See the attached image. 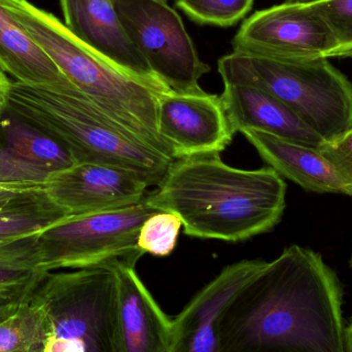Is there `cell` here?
I'll return each mask as SVG.
<instances>
[{
    "label": "cell",
    "mask_w": 352,
    "mask_h": 352,
    "mask_svg": "<svg viewBox=\"0 0 352 352\" xmlns=\"http://www.w3.org/2000/svg\"><path fill=\"white\" fill-rule=\"evenodd\" d=\"M342 304V285L322 256L291 245L226 308L219 352H345Z\"/></svg>",
    "instance_id": "1"
},
{
    "label": "cell",
    "mask_w": 352,
    "mask_h": 352,
    "mask_svg": "<svg viewBox=\"0 0 352 352\" xmlns=\"http://www.w3.org/2000/svg\"><path fill=\"white\" fill-rule=\"evenodd\" d=\"M285 196L287 184L271 167L234 168L210 154L176 159L144 199L157 210L177 214L190 237L240 242L281 221Z\"/></svg>",
    "instance_id": "2"
},
{
    "label": "cell",
    "mask_w": 352,
    "mask_h": 352,
    "mask_svg": "<svg viewBox=\"0 0 352 352\" xmlns=\"http://www.w3.org/2000/svg\"><path fill=\"white\" fill-rule=\"evenodd\" d=\"M6 111L61 144L76 164L120 167L157 186L173 162L111 119L74 84L12 80Z\"/></svg>",
    "instance_id": "3"
},
{
    "label": "cell",
    "mask_w": 352,
    "mask_h": 352,
    "mask_svg": "<svg viewBox=\"0 0 352 352\" xmlns=\"http://www.w3.org/2000/svg\"><path fill=\"white\" fill-rule=\"evenodd\" d=\"M60 72L111 119L171 160L175 151L157 128L162 91L130 76L80 41L63 22L28 0H0ZM168 92V91H167Z\"/></svg>",
    "instance_id": "4"
},
{
    "label": "cell",
    "mask_w": 352,
    "mask_h": 352,
    "mask_svg": "<svg viewBox=\"0 0 352 352\" xmlns=\"http://www.w3.org/2000/svg\"><path fill=\"white\" fill-rule=\"evenodd\" d=\"M223 85L254 87L278 99L326 142L352 128V84L329 58L279 60L232 52L217 61Z\"/></svg>",
    "instance_id": "5"
},
{
    "label": "cell",
    "mask_w": 352,
    "mask_h": 352,
    "mask_svg": "<svg viewBox=\"0 0 352 352\" xmlns=\"http://www.w3.org/2000/svg\"><path fill=\"white\" fill-rule=\"evenodd\" d=\"M157 211L144 199L119 210L66 217L37 234L43 269L136 264L144 254L138 245L140 228Z\"/></svg>",
    "instance_id": "6"
},
{
    "label": "cell",
    "mask_w": 352,
    "mask_h": 352,
    "mask_svg": "<svg viewBox=\"0 0 352 352\" xmlns=\"http://www.w3.org/2000/svg\"><path fill=\"white\" fill-rule=\"evenodd\" d=\"M113 1L128 36L163 85L173 92H205L199 80L210 67L166 0Z\"/></svg>",
    "instance_id": "7"
},
{
    "label": "cell",
    "mask_w": 352,
    "mask_h": 352,
    "mask_svg": "<svg viewBox=\"0 0 352 352\" xmlns=\"http://www.w3.org/2000/svg\"><path fill=\"white\" fill-rule=\"evenodd\" d=\"M113 264L59 274L50 283L57 308L50 316L47 335L72 339L85 352H115Z\"/></svg>",
    "instance_id": "8"
},
{
    "label": "cell",
    "mask_w": 352,
    "mask_h": 352,
    "mask_svg": "<svg viewBox=\"0 0 352 352\" xmlns=\"http://www.w3.org/2000/svg\"><path fill=\"white\" fill-rule=\"evenodd\" d=\"M233 52L279 60L334 58L330 26L311 3L285 1L254 12L233 38Z\"/></svg>",
    "instance_id": "9"
},
{
    "label": "cell",
    "mask_w": 352,
    "mask_h": 352,
    "mask_svg": "<svg viewBox=\"0 0 352 352\" xmlns=\"http://www.w3.org/2000/svg\"><path fill=\"white\" fill-rule=\"evenodd\" d=\"M157 128L176 159L221 154L236 132L221 95L163 93L157 104Z\"/></svg>",
    "instance_id": "10"
},
{
    "label": "cell",
    "mask_w": 352,
    "mask_h": 352,
    "mask_svg": "<svg viewBox=\"0 0 352 352\" xmlns=\"http://www.w3.org/2000/svg\"><path fill=\"white\" fill-rule=\"evenodd\" d=\"M148 182L131 170L98 164H74L53 173L45 190L69 217L119 210L144 200Z\"/></svg>",
    "instance_id": "11"
},
{
    "label": "cell",
    "mask_w": 352,
    "mask_h": 352,
    "mask_svg": "<svg viewBox=\"0 0 352 352\" xmlns=\"http://www.w3.org/2000/svg\"><path fill=\"white\" fill-rule=\"evenodd\" d=\"M266 264L243 260L225 267L173 318L168 352H219L223 311Z\"/></svg>",
    "instance_id": "12"
},
{
    "label": "cell",
    "mask_w": 352,
    "mask_h": 352,
    "mask_svg": "<svg viewBox=\"0 0 352 352\" xmlns=\"http://www.w3.org/2000/svg\"><path fill=\"white\" fill-rule=\"evenodd\" d=\"M113 303L115 352H168L173 318L163 311L138 276L134 263L113 264Z\"/></svg>",
    "instance_id": "13"
},
{
    "label": "cell",
    "mask_w": 352,
    "mask_h": 352,
    "mask_svg": "<svg viewBox=\"0 0 352 352\" xmlns=\"http://www.w3.org/2000/svg\"><path fill=\"white\" fill-rule=\"evenodd\" d=\"M64 24L89 47L157 90L171 91L155 76L128 36L113 0H60Z\"/></svg>",
    "instance_id": "14"
},
{
    "label": "cell",
    "mask_w": 352,
    "mask_h": 352,
    "mask_svg": "<svg viewBox=\"0 0 352 352\" xmlns=\"http://www.w3.org/2000/svg\"><path fill=\"white\" fill-rule=\"evenodd\" d=\"M221 98L236 133L256 130L316 148L324 142L287 105L260 89L223 85Z\"/></svg>",
    "instance_id": "15"
},
{
    "label": "cell",
    "mask_w": 352,
    "mask_h": 352,
    "mask_svg": "<svg viewBox=\"0 0 352 352\" xmlns=\"http://www.w3.org/2000/svg\"><path fill=\"white\" fill-rule=\"evenodd\" d=\"M241 133L279 175L310 192L345 194L342 180L318 148L256 130Z\"/></svg>",
    "instance_id": "16"
},
{
    "label": "cell",
    "mask_w": 352,
    "mask_h": 352,
    "mask_svg": "<svg viewBox=\"0 0 352 352\" xmlns=\"http://www.w3.org/2000/svg\"><path fill=\"white\" fill-rule=\"evenodd\" d=\"M0 68L16 82L32 86L72 84L1 2Z\"/></svg>",
    "instance_id": "17"
},
{
    "label": "cell",
    "mask_w": 352,
    "mask_h": 352,
    "mask_svg": "<svg viewBox=\"0 0 352 352\" xmlns=\"http://www.w3.org/2000/svg\"><path fill=\"white\" fill-rule=\"evenodd\" d=\"M67 217L45 188H34L0 208V241L36 235Z\"/></svg>",
    "instance_id": "18"
},
{
    "label": "cell",
    "mask_w": 352,
    "mask_h": 352,
    "mask_svg": "<svg viewBox=\"0 0 352 352\" xmlns=\"http://www.w3.org/2000/svg\"><path fill=\"white\" fill-rule=\"evenodd\" d=\"M0 128L8 148L52 173L76 164L61 144L14 116L0 120Z\"/></svg>",
    "instance_id": "19"
},
{
    "label": "cell",
    "mask_w": 352,
    "mask_h": 352,
    "mask_svg": "<svg viewBox=\"0 0 352 352\" xmlns=\"http://www.w3.org/2000/svg\"><path fill=\"white\" fill-rule=\"evenodd\" d=\"M45 273L37 234L0 241V296L30 287Z\"/></svg>",
    "instance_id": "20"
},
{
    "label": "cell",
    "mask_w": 352,
    "mask_h": 352,
    "mask_svg": "<svg viewBox=\"0 0 352 352\" xmlns=\"http://www.w3.org/2000/svg\"><path fill=\"white\" fill-rule=\"evenodd\" d=\"M254 0H175L190 20L202 25L231 27L242 20Z\"/></svg>",
    "instance_id": "21"
},
{
    "label": "cell",
    "mask_w": 352,
    "mask_h": 352,
    "mask_svg": "<svg viewBox=\"0 0 352 352\" xmlns=\"http://www.w3.org/2000/svg\"><path fill=\"white\" fill-rule=\"evenodd\" d=\"M43 341L41 312H16L0 322V352H31Z\"/></svg>",
    "instance_id": "22"
},
{
    "label": "cell",
    "mask_w": 352,
    "mask_h": 352,
    "mask_svg": "<svg viewBox=\"0 0 352 352\" xmlns=\"http://www.w3.org/2000/svg\"><path fill=\"white\" fill-rule=\"evenodd\" d=\"M182 227V219L169 211H157L144 221L138 235V248L144 254L167 256L175 250Z\"/></svg>",
    "instance_id": "23"
},
{
    "label": "cell",
    "mask_w": 352,
    "mask_h": 352,
    "mask_svg": "<svg viewBox=\"0 0 352 352\" xmlns=\"http://www.w3.org/2000/svg\"><path fill=\"white\" fill-rule=\"evenodd\" d=\"M53 173L21 157L14 151L0 148V184L45 188Z\"/></svg>",
    "instance_id": "24"
},
{
    "label": "cell",
    "mask_w": 352,
    "mask_h": 352,
    "mask_svg": "<svg viewBox=\"0 0 352 352\" xmlns=\"http://www.w3.org/2000/svg\"><path fill=\"white\" fill-rule=\"evenodd\" d=\"M326 20L336 38L335 57L345 58L352 52V0H318L310 2Z\"/></svg>",
    "instance_id": "25"
},
{
    "label": "cell",
    "mask_w": 352,
    "mask_h": 352,
    "mask_svg": "<svg viewBox=\"0 0 352 352\" xmlns=\"http://www.w3.org/2000/svg\"><path fill=\"white\" fill-rule=\"evenodd\" d=\"M318 150L342 180L345 195L352 197V128L340 138L324 142Z\"/></svg>",
    "instance_id": "26"
},
{
    "label": "cell",
    "mask_w": 352,
    "mask_h": 352,
    "mask_svg": "<svg viewBox=\"0 0 352 352\" xmlns=\"http://www.w3.org/2000/svg\"><path fill=\"white\" fill-rule=\"evenodd\" d=\"M39 188H27L21 186H8V184H0V208L4 205L14 200V198L26 194L29 190Z\"/></svg>",
    "instance_id": "27"
},
{
    "label": "cell",
    "mask_w": 352,
    "mask_h": 352,
    "mask_svg": "<svg viewBox=\"0 0 352 352\" xmlns=\"http://www.w3.org/2000/svg\"><path fill=\"white\" fill-rule=\"evenodd\" d=\"M10 82H12V80L8 78V74L0 68V120L3 113L8 111Z\"/></svg>",
    "instance_id": "28"
},
{
    "label": "cell",
    "mask_w": 352,
    "mask_h": 352,
    "mask_svg": "<svg viewBox=\"0 0 352 352\" xmlns=\"http://www.w3.org/2000/svg\"><path fill=\"white\" fill-rule=\"evenodd\" d=\"M345 352H352V320L351 324L345 328Z\"/></svg>",
    "instance_id": "29"
},
{
    "label": "cell",
    "mask_w": 352,
    "mask_h": 352,
    "mask_svg": "<svg viewBox=\"0 0 352 352\" xmlns=\"http://www.w3.org/2000/svg\"><path fill=\"white\" fill-rule=\"evenodd\" d=\"M289 2H301V3H310V2L318 1V0H285Z\"/></svg>",
    "instance_id": "30"
},
{
    "label": "cell",
    "mask_w": 352,
    "mask_h": 352,
    "mask_svg": "<svg viewBox=\"0 0 352 352\" xmlns=\"http://www.w3.org/2000/svg\"><path fill=\"white\" fill-rule=\"evenodd\" d=\"M349 265H351V267L352 268V254H351V261H349Z\"/></svg>",
    "instance_id": "31"
},
{
    "label": "cell",
    "mask_w": 352,
    "mask_h": 352,
    "mask_svg": "<svg viewBox=\"0 0 352 352\" xmlns=\"http://www.w3.org/2000/svg\"><path fill=\"white\" fill-rule=\"evenodd\" d=\"M346 58H352V52L351 54H349V55L346 56Z\"/></svg>",
    "instance_id": "32"
},
{
    "label": "cell",
    "mask_w": 352,
    "mask_h": 352,
    "mask_svg": "<svg viewBox=\"0 0 352 352\" xmlns=\"http://www.w3.org/2000/svg\"><path fill=\"white\" fill-rule=\"evenodd\" d=\"M166 1H167V0H166Z\"/></svg>",
    "instance_id": "33"
}]
</instances>
